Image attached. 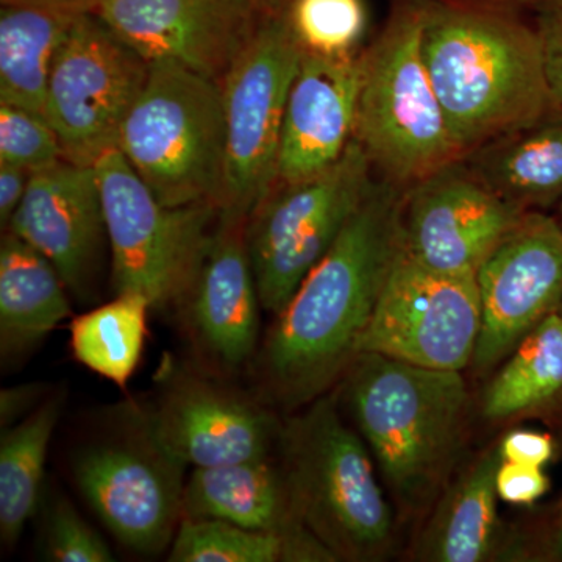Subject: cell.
Wrapping results in <instances>:
<instances>
[{
	"label": "cell",
	"instance_id": "cell-1",
	"mask_svg": "<svg viewBox=\"0 0 562 562\" xmlns=\"http://www.w3.org/2000/svg\"><path fill=\"white\" fill-rule=\"evenodd\" d=\"M402 188L375 181L328 254L303 279L258 355L262 390L310 405L350 368L402 247Z\"/></svg>",
	"mask_w": 562,
	"mask_h": 562
},
{
	"label": "cell",
	"instance_id": "cell-2",
	"mask_svg": "<svg viewBox=\"0 0 562 562\" xmlns=\"http://www.w3.org/2000/svg\"><path fill=\"white\" fill-rule=\"evenodd\" d=\"M422 55L464 155L557 109L538 27L513 11L427 0Z\"/></svg>",
	"mask_w": 562,
	"mask_h": 562
},
{
	"label": "cell",
	"instance_id": "cell-3",
	"mask_svg": "<svg viewBox=\"0 0 562 562\" xmlns=\"http://www.w3.org/2000/svg\"><path fill=\"white\" fill-rule=\"evenodd\" d=\"M351 417L405 512L441 498L460 454L469 392L461 372L358 353L347 369Z\"/></svg>",
	"mask_w": 562,
	"mask_h": 562
},
{
	"label": "cell",
	"instance_id": "cell-4",
	"mask_svg": "<svg viewBox=\"0 0 562 562\" xmlns=\"http://www.w3.org/2000/svg\"><path fill=\"white\" fill-rule=\"evenodd\" d=\"M283 471L295 516L336 561H373L390 547L394 517L371 450L322 395L281 428Z\"/></svg>",
	"mask_w": 562,
	"mask_h": 562
},
{
	"label": "cell",
	"instance_id": "cell-5",
	"mask_svg": "<svg viewBox=\"0 0 562 562\" xmlns=\"http://www.w3.org/2000/svg\"><path fill=\"white\" fill-rule=\"evenodd\" d=\"M427 0H397L379 38L362 52L355 139L373 171L406 190L465 157L422 55Z\"/></svg>",
	"mask_w": 562,
	"mask_h": 562
},
{
	"label": "cell",
	"instance_id": "cell-6",
	"mask_svg": "<svg viewBox=\"0 0 562 562\" xmlns=\"http://www.w3.org/2000/svg\"><path fill=\"white\" fill-rule=\"evenodd\" d=\"M117 149L165 205L213 203L220 210L225 176L221 81L176 63H151Z\"/></svg>",
	"mask_w": 562,
	"mask_h": 562
},
{
	"label": "cell",
	"instance_id": "cell-7",
	"mask_svg": "<svg viewBox=\"0 0 562 562\" xmlns=\"http://www.w3.org/2000/svg\"><path fill=\"white\" fill-rule=\"evenodd\" d=\"M101 184L114 292H136L151 310L184 306L209 254L220 210L169 206L133 171L120 149L94 165Z\"/></svg>",
	"mask_w": 562,
	"mask_h": 562
},
{
	"label": "cell",
	"instance_id": "cell-8",
	"mask_svg": "<svg viewBox=\"0 0 562 562\" xmlns=\"http://www.w3.org/2000/svg\"><path fill=\"white\" fill-rule=\"evenodd\" d=\"M373 166L353 138L335 165L308 179L276 181L247 221L262 310L279 314L328 254L371 192Z\"/></svg>",
	"mask_w": 562,
	"mask_h": 562
},
{
	"label": "cell",
	"instance_id": "cell-9",
	"mask_svg": "<svg viewBox=\"0 0 562 562\" xmlns=\"http://www.w3.org/2000/svg\"><path fill=\"white\" fill-rule=\"evenodd\" d=\"M302 57L284 10L266 13L222 79L225 176L220 213L249 220L276 183L284 111Z\"/></svg>",
	"mask_w": 562,
	"mask_h": 562
},
{
	"label": "cell",
	"instance_id": "cell-10",
	"mask_svg": "<svg viewBox=\"0 0 562 562\" xmlns=\"http://www.w3.org/2000/svg\"><path fill=\"white\" fill-rule=\"evenodd\" d=\"M150 65L94 13L80 14L58 52L44 117L60 139L65 160L94 166L117 149Z\"/></svg>",
	"mask_w": 562,
	"mask_h": 562
},
{
	"label": "cell",
	"instance_id": "cell-11",
	"mask_svg": "<svg viewBox=\"0 0 562 562\" xmlns=\"http://www.w3.org/2000/svg\"><path fill=\"white\" fill-rule=\"evenodd\" d=\"M480 331L482 302L475 273L436 271L402 244L358 353L461 372L473 360Z\"/></svg>",
	"mask_w": 562,
	"mask_h": 562
},
{
	"label": "cell",
	"instance_id": "cell-12",
	"mask_svg": "<svg viewBox=\"0 0 562 562\" xmlns=\"http://www.w3.org/2000/svg\"><path fill=\"white\" fill-rule=\"evenodd\" d=\"M151 435L147 416L135 430L83 447L72 473L85 501L117 541L143 554L172 543L183 519V472Z\"/></svg>",
	"mask_w": 562,
	"mask_h": 562
},
{
	"label": "cell",
	"instance_id": "cell-13",
	"mask_svg": "<svg viewBox=\"0 0 562 562\" xmlns=\"http://www.w3.org/2000/svg\"><path fill=\"white\" fill-rule=\"evenodd\" d=\"M482 331L473 366L487 371L562 303V225L527 211L476 271Z\"/></svg>",
	"mask_w": 562,
	"mask_h": 562
},
{
	"label": "cell",
	"instance_id": "cell-14",
	"mask_svg": "<svg viewBox=\"0 0 562 562\" xmlns=\"http://www.w3.org/2000/svg\"><path fill=\"white\" fill-rule=\"evenodd\" d=\"M525 213L491 190L462 158L403 192V249L436 271L476 276Z\"/></svg>",
	"mask_w": 562,
	"mask_h": 562
},
{
	"label": "cell",
	"instance_id": "cell-15",
	"mask_svg": "<svg viewBox=\"0 0 562 562\" xmlns=\"http://www.w3.org/2000/svg\"><path fill=\"white\" fill-rule=\"evenodd\" d=\"M94 14L149 65L222 81L266 13L257 0H99Z\"/></svg>",
	"mask_w": 562,
	"mask_h": 562
},
{
	"label": "cell",
	"instance_id": "cell-16",
	"mask_svg": "<svg viewBox=\"0 0 562 562\" xmlns=\"http://www.w3.org/2000/svg\"><path fill=\"white\" fill-rule=\"evenodd\" d=\"M147 420L162 449L194 469L268 460L281 436L261 403L183 371L166 376Z\"/></svg>",
	"mask_w": 562,
	"mask_h": 562
},
{
	"label": "cell",
	"instance_id": "cell-17",
	"mask_svg": "<svg viewBox=\"0 0 562 562\" xmlns=\"http://www.w3.org/2000/svg\"><path fill=\"white\" fill-rule=\"evenodd\" d=\"M54 262L79 301L94 292L103 244L109 243L94 166L63 160L32 173L9 228Z\"/></svg>",
	"mask_w": 562,
	"mask_h": 562
},
{
	"label": "cell",
	"instance_id": "cell-18",
	"mask_svg": "<svg viewBox=\"0 0 562 562\" xmlns=\"http://www.w3.org/2000/svg\"><path fill=\"white\" fill-rule=\"evenodd\" d=\"M247 221L220 213L209 254L184 303L192 339L224 371L255 355L261 301L247 246Z\"/></svg>",
	"mask_w": 562,
	"mask_h": 562
},
{
	"label": "cell",
	"instance_id": "cell-19",
	"mask_svg": "<svg viewBox=\"0 0 562 562\" xmlns=\"http://www.w3.org/2000/svg\"><path fill=\"white\" fill-rule=\"evenodd\" d=\"M362 54H303L284 111L276 181L308 179L342 157L357 131Z\"/></svg>",
	"mask_w": 562,
	"mask_h": 562
},
{
	"label": "cell",
	"instance_id": "cell-20",
	"mask_svg": "<svg viewBox=\"0 0 562 562\" xmlns=\"http://www.w3.org/2000/svg\"><path fill=\"white\" fill-rule=\"evenodd\" d=\"M183 519L225 520L283 541L306 530L292 508L283 471L269 458L194 469L184 483Z\"/></svg>",
	"mask_w": 562,
	"mask_h": 562
},
{
	"label": "cell",
	"instance_id": "cell-21",
	"mask_svg": "<svg viewBox=\"0 0 562 562\" xmlns=\"http://www.w3.org/2000/svg\"><path fill=\"white\" fill-rule=\"evenodd\" d=\"M54 262L11 232L0 243V357L16 364L70 316Z\"/></svg>",
	"mask_w": 562,
	"mask_h": 562
},
{
	"label": "cell",
	"instance_id": "cell-22",
	"mask_svg": "<svg viewBox=\"0 0 562 562\" xmlns=\"http://www.w3.org/2000/svg\"><path fill=\"white\" fill-rule=\"evenodd\" d=\"M469 168L506 202L543 211L562 202V109L476 147Z\"/></svg>",
	"mask_w": 562,
	"mask_h": 562
},
{
	"label": "cell",
	"instance_id": "cell-23",
	"mask_svg": "<svg viewBox=\"0 0 562 562\" xmlns=\"http://www.w3.org/2000/svg\"><path fill=\"white\" fill-rule=\"evenodd\" d=\"M79 16L41 7L2 3L0 102L44 116L52 68Z\"/></svg>",
	"mask_w": 562,
	"mask_h": 562
},
{
	"label": "cell",
	"instance_id": "cell-24",
	"mask_svg": "<svg viewBox=\"0 0 562 562\" xmlns=\"http://www.w3.org/2000/svg\"><path fill=\"white\" fill-rule=\"evenodd\" d=\"M498 449L480 458L441 495L422 539V557L436 562H480L494 553L498 539Z\"/></svg>",
	"mask_w": 562,
	"mask_h": 562
},
{
	"label": "cell",
	"instance_id": "cell-25",
	"mask_svg": "<svg viewBox=\"0 0 562 562\" xmlns=\"http://www.w3.org/2000/svg\"><path fill=\"white\" fill-rule=\"evenodd\" d=\"M65 395L54 394L0 439V538L13 547L38 509L44 465Z\"/></svg>",
	"mask_w": 562,
	"mask_h": 562
},
{
	"label": "cell",
	"instance_id": "cell-26",
	"mask_svg": "<svg viewBox=\"0 0 562 562\" xmlns=\"http://www.w3.org/2000/svg\"><path fill=\"white\" fill-rule=\"evenodd\" d=\"M562 397V316L550 314L514 347L484 391L483 414L505 420Z\"/></svg>",
	"mask_w": 562,
	"mask_h": 562
},
{
	"label": "cell",
	"instance_id": "cell-27",
	"mask_svg": "<svg viewBox=\"0 0 562 562\" xmlns=\"http://www.w3.org/2000/svg\"><path fill=\"white\" fill-rule=\"evenodd\" d=\"M150 302L136 292H122L113 301L70 322V351L85 368L125 386L140 360L147 335Z\"/></svg>",
	"mask_w": 562,
	"mask_h": 562
},
{
	"label": "cell",
	"instance_id": "cell-28",
	"mask_svg": "<svg viewBox=\"0 0 562 562\" xmlns=\"http://www.w3.org/2000/svg\"><path fill=\"white\" fill-rule=\"evenodd\" d=\"M283 538L225 520L181 519L169 550L171 562L283 561Z\"/></svg>",
	"mask_w": 562,
	"mask_h": 562
},
{
	"label": "cell",
	"instance_id": "cell-29",
	"mask_svg": "<svg viewBox=\"0 0 562 562\" xmlns=\"http://www.w3.org/2000/svg\"><path fill=\"white\" fill-rule=\"evenodd\" d=\"M284 14L303 54L322 57L357 54L366 31L362 0H291Z\"/></svg>",
	"mask_w": 562,
	"mask_h": 562
},
{
	"label": "cell",
	"instance_id": "cell-30",
	"mask_svg": "<svg viewBox=\"0 0 562 562\" xmlns=\"http://www.w3.org/2000/svg\"><path fill=\"white\" fill-rule=\"evenodd\" d=\"M63 160L60 139L43 114L0 102V162L35 173Z\"/></svg>",
	"mask_w": 562,
	"mask_h": 562
},
{
	"label": "cell",
	"instance_id": "cell-31",
	"mask_svg": "<svg viewBox=\"0 0 562 562\" xmlns=\"http://www.w3.org/2000/svg\"><path fill=\"white\" fill-rule=\"evenodd\" d=\"M43 554L55 562L114 561L105 539L61 495H54L47 503Z\"/></svg>",
	"mask_w": 562,
	"mask_h": 562
},
{
	"label": "cell",
	"instance_id": "cell-32",
	"mask_svg": "<svg viewBox=\"0 0 562 562\" xmlns=\"http://www.w3.org/2000/svg\"><path fill=\"white\" fill-rule=\"evenodd\" d=\"M535 24L542 40L550 91L562 109V0H536Z\"/></svg>",
	"mask_w": 562,
	"mask_h": 562
},
{
	"label": "cell",
	"instance_id": "cell-33",
	"mask_svg": "<svg viewBox=\"0 0 562 562\" xmlns=\"http://www.w3.org/2000/svg\"><path fill=\"white\" fill-rule=\"evenodd\" d=\"M498 498L514 506H531L541 501L550 487L542 468L502 461L495 476Z\"/></svg>",
	"mask_w": 562,
	"mask_h": 562
},
{
	"label": "cell",
	"instance_id": "cell-34",
	"mask_svg": "<svg viewBox=\"0 0 562 562\" xmlns=\"http://www.w3.org/2000/svg\"><path fill=\"white\" fill-rule=\"evenodd\" d=\"M498 453L502 461L543 469L552 461L554 442L547 432L514 430L502 439Z\"/></svg>",
	"mask_w": 562,
	"mask_h": 562
},
{
	"label": "cell",
	"instance_id": "cell-35",
	"mask_svg": "<svg viewBox=\"0 0 562 562\" xmlns=\"http://www.w3.org/2000/svg\"><path fill=\"white\" fill-rule=\"evenodd\" d=\"M32 173L16 166L0 162V225L9 228L14 213L20 209Z\"/></svg>",
	"mask_w": 562,
	"mask_h": 562
},
{
	"label": "cell",
	"instance_id": "cell-36",
	"mask_svg": "<svg viewBox=\"0 0 562 562\" xmlns=\"http://www.w3.org/2000/svg\"><path fill=\"white\" fill-rule=\"evenodd\" d=\"M44 387L40 384H27V386L9 387L0 395V422L2 428H9L16 424L22 414L38 408L40 398L43 397Z\"/></svg>",
	"mask_w": 562,
	"mask_h": 562
},
{
	"label": "cell",
	"instance_id": "cell-37",
	"mask_svg": "<svg viewBox=\"0 0 562 562\" xmlns=\"http://www.w3.org/2000/svg\"><path fill=\"white\" fill-rule=\"evenodd\" d=\"M2 3L41 7V9H50L66 11V13L83 14L94 13L99 0H2Z\"/></svg>",
	"mask_w": 562,
	"mask_h": 562
},
{
	"label": "cell",
	"instance_id": "cell-38",
	"mask_svg": "<svg viewBox=\"0 0 562 562\" xmlns=\"http://www.w3.org/2000/svg\"><path fill=\"white\" fill-rule=\"evenodd\" d=\"M257 2L265 13H280V11L286 9L291 0H257Z\"/></svg>",
	"mask_w": 562,
	"mask_h": 562
},
{
	"label": "cell",
	"instance_id": "cell-39",
	"mask_svg": "<svg viewBox=\"0 0 562 562\" xmlns=\"http://www.w3.org/2000/svg\"><path fill=\"white\" fill-rule=\"evenodd\" d=\"M557 546H558V552H560V554L562 557V508H561V514H560V520H558Z\"/></svg>",
	"mask_w": 562,
	"mask_h": 562
},
{
	"label": "cell",
	"instance_id": "cell-40",
	"mask_svg": "<svg viewBox=\"0 0 562 562\" xmlns=\"http://www.w3.org/2000/svg\"><path fill=\"white\" fill-rule=\"evenodd\" d=\"M558 220H560L561 225H562V202H561V205H560V217H558Z\"/></svg>",
	"mask_w": 562,
	"mask_h": 562
},
{
	"label": "cell",
	"instance_id": "cell-41",
	"mask_svg": "<svg viewBox=\"0 0 562 562\" xmlns=\"http://www.w3.org/2000/svg\"><path fill=\"white\" fill-rule=\"evenodd\" d=\"M558 313H560L562 316V303H561L560 310H558Z\"/></svg>",
	"mask_w": 562,
	"mask_h": 562
}]
</instances>
